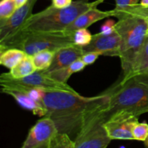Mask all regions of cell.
Listing matches in <instances>:
<instances>
[{"mask_svg": "<svg viewBox=\"0 0 148 148\" xmlns=\"http://www.w3.org/2000/svg\"><path fill=\"white\" fill-rule=\"evenodd\" d=\"M104 92L94 97H84L66 91L44 92L42 103L46 116L51 119L59 133L75 140L90 111L103 98Z\"/></svg>", "mask_w": 148, "mask_h": 148, "instance_id": "1", "label": "cell"}, {"mask_svg": "<svg viewBox=\"0 0 148 148\" xmlns=\"http://www.w3.org/2000/svg\"><path fill=\"white\" fill-rule=\"evenodd\" d=\"M107 92L109 99L106 119L118 112H127L138 117L148 113V73L122 78Z\"/></svg>", "mask_w": 148, "mask_h": 148, "instance_id": "2", "label": "cell"}, {"mask_svg": "<svg viewBox=\"0 0 148 148\" xmlns=\"http://www.w3.org/2000/svg\"><path fill=\"white\" fill-rule=\"evenodd\" d=\"M105 0H77L64 8L49 6L44 10L32 14L20 31L63 32L80 14L98 7Z\"/></svg>", "mask_w": 148, "mask_h": 148, "instance_id": "3", "label": "cell"}, {"mask_svg": "<svg viewBox=\"0 0 148 148\" xmlns=\"http://www.w3.org/2000/svg\"><path fill=\"white\" fill-rule=\"evenodd\" d=\"M115 30L121 38L119 58L123 77L130 73L134 62L148 36V23L145 17L127 15L118 17Z\"/></svg>", "mask_w": 148, "mask_h": 148, "instance_id": "4", "label": "cell"}, {"mask_svg": "<svg viewBox=\"0 0 148 148\" xmlns=\"http://www.w3.org/2000/svg\"><path fill=\"white\" fill-rule=\"evenodd\" d=\"M75 44L74 33L66 32L19 31L0 42V51L16 48L33 56L45 50L56 51L61 48Z\"/></svg>", "mask_w": 148, "mask_h": 148, "instance_id": "5", "label": "cell"}, {"mask_svg": "<svg viewBox=\"0 0 148 148\" xmlns=\"http://www.w3.org/2000/svg\"><path fill=\"white\" fill-rule=\"evenodd\" d=\"M108 99L109 95L106 91L103 98L87 114L74 140L75 148H106L110 144L111 139L104 127Z\"/></svg>", "mask_w": 148, "mask_h": 148, "instance_id": "6", "label": "cell"}, {"mask_svg": "<svg viewBox=\"0 0 148 148\" xmlns=\"http://www.w3.org/2000/svg\"><path fill=\"white\" fill-rule=\"evenodd\" d=\"M139 122V117L127 112H118L110 116L104 127L111 140H134L132 131Z\"/></svg>", "mask_w": 148, "mask_h": 148, "instance_id": "7", "label": "cell"}, {"mask_svg": "<svg viewBox=\"0 0 148 148\" xmlns=\"http://www.w3.org/2000/svg\"><path fill=\"white\" fill-rule=\"evenodd\" d=\"M58 132L51 119L42 117L30 129L21 148H47L51 139Z\"/></svg>", "mask_w": 148, "mask_h": 148, "instance_id": "8", "label": "cell"}, {"mask_svg": "<svg viewBox=\"0 0 148 148\" xmlns=\"http://www.w3.org/2000/svg\"><path fill=\"white\" fill-rule=\"evenodd\" d=\"M3 75L12 82H15L19 85L30 87V88H38L47 91H66L72 93L78 94V92L72 87L69 86L67 83L59 82L53 79L43 71H36L30 75L21 79L12 78L9 75V73H3Z\"/></svg>", "mask_w": 148, "mask_h": 148, "instance_id": "9", "label": "cell"}, {"mask_svg": "<svg viewBox=\"0 0 148 148\" xmlns=\"http://www.w3.org/2000/svg\"><path fill=\"white\" fill-rule=\"evenodd\" d=\"M38 0H28L18 7L9 18L0 20V42L20 31L33 14V10Z\"/></svg>", "mask_w": 148, "mask_h": 148, "instance_id": "10", "label": "cell"}, {"mask_svg": "<svg viewBox=\"0 0 148 148\" xmlns=\"http://www.w3.org/2000/svg\"><path fill=\"white\" fill-rule=\"evenodd\" d=\"M121 46V38L116 30L109 34L98 33L92 35L90 43L84 46L85 53L90 51L99 52L102 56H118L119 57V50Z\"/></svg>", "mask_w": 148, "mask_h": 148, "instance_id": "11", "label": "cell"}, {"mask_svg": "<svg viewBox=\"0 0 148 148\" xmlns=\"http://www.w3.org/2000/svg\"><path fill=\"white\" fill-rule=\"evenodd\" d=\"M85 51L83 48L75 44L61 48L55 51L50 67L47 70L43 72L45 73H49L56 69L69 66L75 61L81 59Z\"/></svg>", "mask_w": 148, "mask_h": 148, "instance_id": "12", "label": "cell"}, {"mask_svg": "<svg viewBox=\"0 0 148 148\" xmlns=\"http://www.w3.org/2000/svg\"><path fill=\"white\" fill-rule=\"evenodd\" d=\"M113 17V10L102 11L97 8V7L90 9L79 16L72 24L69 25L64 32L74 33L79 29L88 28L91 25L94 24L99 20H103L107 17Z\"/></svg>", "mask_w": 148, "mask_h": 148, "instance_id": "13", "label": "cell"}, {"mask_svg": "<svg viewBox=\"0 0 148 148\" xmlns=\"http://www.w3.org/2000/svg\"><path fill=\"white\" fill-rule=\"evenodd\" d=\"M1 92L12 97L23 108L30 111L34 115L41 117L46 116V110L43 103L34 101L25 93L13 90H1Z\"/></svg>", "mask_w": 148, "mask_h": 148, "instance_id": "14", "label": "cell"}, {"mask_svg": "<svg viewBox=\"0 0 148 148\" xmlns=\"http://www.w3.org/2000/svg\"><path fill=\"white\" fill-rule=\"evenodd\" d=\"M86 66L85 64L82 62L81 59L75 61V62L66 67L61 68L51 72L49 73H46L49 75L51 77L59 82L67 83V80L74 73L80 72L83 70L84 68Z\"/></svg>", "mask_w": 148, "mask_h": 148, "instance_id": "15", "label": "cell"}, {"mask_svg": "<svg viewBox=\"0 0 148 148\" xmlns=\"http://www.w3.org/2000/svg\"><path fill=\"white\" fill-rule=\"evenodd\" d=\"M27 53L16 48H10L0 51V64L9 69L14 68L25 58Z\"/></svg>", "mask_w": 148, "mask_h": 148, "instance_id": "16", "label": "cell"}, {"mask_svg": "<svg viewBox=\"0 0 148 148\" xmlns=\"http://www.w3.org/2000/svg\"><path fill=\"white\" fill-rule=\"evenodd\" d=\"M145 73H148V36L141 51L134 61L131 72L127 77L123 78Z\"/></svg>", "mask_w": 148, "mask_h": 148, "instance_id": "17", "label": "cell"}, {"mask_svg": "<svg viewBox=\"0 0 148 148\" xmlns=\"http://www.w3.org/2000/svg\"><path fill=\"white\" fill-rule=\"evenodd\" d=\"M36 71V69L33 63L32 56L27 54L18 64L10 69L8 73L12 78L21 79L30 75Z\"/></svg>", "mask_w": 148, "mask_h": 148, "instance_id": "18", "label": "cell"}, {"mask_svg": "<svg viewBox=\"0 0 148 148\" xmlns=\"http://www.w3.org/2000/svg\"><path fill=\"white\" fill-rule=\"evenodd\" d=\"M55 51L45 50L39 51L32 56L36 71H46L50 67L54 56Z\"/></svg>", "mask_w": 148, "mask_h": 148, "instance_id": "19", "label": "cell"}, {"mask_svg": "<svg viewBox=\"0 0 148 148\" xmlns=\"http://www.w3.org/2000/svg\"><path fill=\"white\" fill-rule=\"evenodd\" d=\"M113 10V17L116 18L121 16L133 15L140 16V17L148 18V7H143L140 4H137L134 6L124 7L122 9H116Z\"/></svg>", "mask_w": 148, "mask_h": 148, "instance_id": "20", "label": "cell"}, {"mask_svg": "<svg viewBox=\"0 0 148 148\" xmlns=\"http://www.w3.org/2000/svg\"><path fill=\"white\" fill-rule=\"evenodd\" d=\"M47 148H75V142L68 134L58 132L51 139Z\"/></svg>", "mask_w": 148, "mask_h": 148, "instance_id": "21", "label": "cell"}, {"mask_svg": "<svg viewBox=\"0 0 148 148\" xmlns=\"http://www.w3.org/2000/svg\"><path fill=\"white\" fill-rule=\"evenodd\" d=\"M92 35L88 28L79 29L74 33V43L79 46H86L91 42Z\"/></svg>", "mask_w": 148, "mask_h": 148, "instance_id": "22", "label": "cell"}, {"mask_svg": "<svg viewBox=\"0 0 148 148\" xmlns=\"http://www.w3.org/2000/svg\"><path fill=\"white\" fill-rule=\"evenodd\" d=\"M17 7L14 0H1L0 1V20L9 18Z\"/></svg>", "mask_w": 148, "mask_h": 148, "instance_id": "23", "label": "cell"}, {"mask_svg": "<svg viewBox=\"0 0 148 148\" xmlns=\"http://www.w3.org/2000/svg\"><path fill=\"white\" fill-rule=\"evenodd\" d=\"M134 140L145 142L148 137V124L145 121L138 122L133 128L132 131Z\"/></svg>", "mask_w": 148, "mask_h": 148, "instance_id": "24", "label": "cell"}, {"mask_svg": "<svg viewBox=\"0 0 148 148\" xmlns=\"http://www.w3.org/2000/svg\"><path fill=\"white\" fill-rule=\"evenodd\" d=\"M102 56L101 53L96 51H90V52H86L83 54V56H82L81 59L82 60V62L85 64V65H90L93 64L95 61L98 59V58L99 56Z\"/></svg>", "mask_w": 148, "mask_h": 148, "instance_id": "25", "label": "cell"}, {"mask_svg": "<svg viewBox=\"0 0 148 148\" xmlns=\"http://www.w3.org/2000/svg\"><path fill=\"white\" fill-rule=\"evenodd\" d=\"M116 22L113 20H108L102 25L100 33L103 34H109L115 30V25Z\"/></svg>", "mask_w": 148, "mask_h": 148, "instance_id": "26", "label": "cell"}, {"mask_svg": "<svg viewBox=\"0 0 148 148\" xmlns=\"http://www.w3.org/2000/svg\"><path fill=\"white\" fill-rule=\"evenodd\" d=\"M116 4V9H122L124 7L134 6L139 4L140 0H114Z\"/></svg>", "mask_w": 148, "mask_h": 148, "instance_id": "27", "label": "cell"}, {"mask_svg": "<svg viewBox=\"0 0 148 148\" xmlns=\"http://www.w3.org/2000/svg\"><path fill=\"white\" fill-rule=\"evenodd\" d=\"M72 2V0H52L51 5L56 8H64L70 5Z\"/></svg>", "mask_w": 148, "mask_h": 148, "instance_id": "28", "label": "cell"}, {"mask_svg": "<svg viewBox=\"0 0 148 148\" xmlns=\"http://www.w3.org/2000/svg\"><path fill=\"white\" fill-rule=\"evenodd\" d=\"M14 1H15L17 7L18 8V7H21V6H23V4H25L28 0H14Z\"/></svg>", "mask_w": 148, "mask_h": 148, "instance_id": "29", "label": "cell"}, {"mask_svg": "<svg viewBox=\"0 0 148 148\" xmlns=\"http://www.w3.org/2000/svg\"><path fill=\"white\" fill-rule=\"evenodd\" d=\"M140 4L143 7H148V0H140Z\"/></svg>", "mask_w": 148, "mask_h": 148, "instance_id": "30", "label": "cell"}, {"mask_svg": "<svg viewBox=\"0 0 148 148\" xmlns=\"http://www.w3.org/2000/svg\"><path fill=\"white\" fill-rule=\"evenodd\" d=\"M144 144H145V147L148 148V137H147V140L144 142Z\"/></svg>", "mask_w": 148, "mask_h": 148, "instance_id": "31", "label": "cell"}, {"mask_svg": "<svg viewBox=\"0 0 148 148\" xmlns=\"http://www.w3.org/2000/svg\"><path fill=\"white\" fill-rule=\"evenodd\" d=\"M119 148H126V147H124V146H121V147H120Z\"/></svg>", "mask_w": 148, "mask_h": 148, "instance_id": "32", "label": "cell"}, {"mask_svg": "<svg viewBox=\"0 0 148 148\" xmlns=\"http://www.w3.org/2000/svg\"><path fill=\"white\" fill-rule=\"evenodd\" d=\"M146 19H147V23H148V18H146Z\"/></svg>", "mask_w": 148, "mask_h": 148, "instance_id": "33", "label": "cell"}]
</instances>
